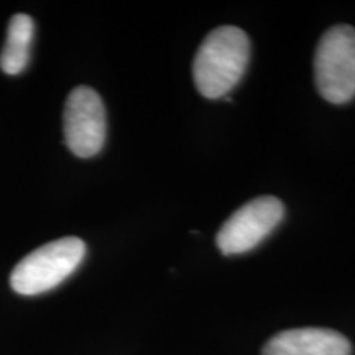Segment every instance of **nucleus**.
<instances>
[{
    "instance_id": "f257e3e1",
    "label": "nucleus",
    "mask_w": 355,
    "mask_h": 355,
    "mask_svg": "<svg viewBox=\"0 0 355 355\" xmlns=\"http://www.w3.org/2000/svg\"><path fill=\"white\" fill-rule=\"evenodd\" d=\"M250 60V40L237 26H219L194 56L193 78L206 99H220L241 83Z\"/></svg>"
},
{
    "instance_id": "f03ea898",
    "label": "nucleus",
    "mask_w": 355,
    "mask_h": 355,
    "mask_svg": "<svg viewBox=\"0 0 355 355\" xmlns=\"http://www.w3.org/2000/svg\"><path fill=\"white\" fill-rule=\"evenodd\" d=\"M86 257V243L64 237L38 247L24 257L10 275L12 290L24 296L42 295L71 277Z\"/></svg>"
},
{
    "instance_id": "7ed1b4c3",
    "label": "nucleus",
    "mask_w": 355,
    "mask_h": 355,
    "mask_svg": "<svg viewBox=\"0 0 355 355\" xmlns=\"http://www.w3.org/2000/svg\"><path fill=\"white\" fill-rule=\"evenodd\" d=\"M318 92L331 104H345L355 97V28L336 25L319 40L314 55Z\"/></svg>"
},
{
    "instance_id": "20e7f679",
    "label": "nucleus",
    "mask_w": 355,
    "mask_h": 355,
    "mask_svg": "<svg viewBox=\"0 0 355 355\" xmlns=\"http://www.w3.org/2000/svg\"><path fill=\"white\" fill-rule=\"evenodd\" d=\"M285 206L275 196H260L239 207L217 232L216 243L224 255L254 250L278 227Z\"/></svg>"
},
{
    "instance_id": "39448f33",
    "label": "nucleus",
    "mask_w": 355,
    "mask_h": 355,
    "mask_svg": "<svg viewBox=\"0 0 355 355\" xmlns=\"http://www.w3.org/2000/svg\"><path fill=\"white\" fill-rule=\"evenodd\" d=\"M63 132L68 148L79 158H91L102 150L107 119L101 96L94 89L78 86L64 104Z\"/></svg>"
},
{
    "instance_id": "423d86ee",
    "label": "nucleus",
    "mask_w": 355,
    "mask_h": 355,
    "mask_svg": "<svg viewBox=\"0 0 355 355\" xmlns=\"http://www.w3.org/2000/svg\"><path fill=\"white\" fill-rule=\"evenodd\" d=\"M352 345L340 332L301 327L278 332L263 347V355H350Z\"/></svg>"
},
{
    "instance_id": "0eeeda50",
    "label": "nucleus",
    "mask_w": 355,
    "mask_h": 355,
    "mask_svg": "<svg viewBox=\"0 0 355 355\" xmlns=\"http://www.w3.org/2000/svg\"><path fill=\"white\" fill-rule=\"evenodd\" d=\"M35 33L32 17L17 13L10 19L7 28L6 46L0 53V68L8 76L20 74L26 68L30 58V46Z\"/></svg>"
}]
</instances>
